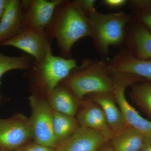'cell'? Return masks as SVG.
Here are the masks:
<instances>
[{"mask_svg": "<svg viewBox=\"0 0 151 151\" xmlns=\"http://www.w3.org/2000/svg\"><path fill=\"white\" fill-rule=\"evenodd\" d=\"M46 29L52 40H56L61 56L65 58H72V47L78 41L91 36L88 18L73 1L62 0Z\"/></svg>", "mask_w": 151, "mask_h": 151, "instance_id": "cell-1", "label": "cell"}, {"mask_svg": "<svg viewBox=\"0 0 151 151\" xmlns=\"http://www.w3.org/2000/svg\"><path fill=\"white\" fill-rule=\"evenodd\" d=\"M111 72L108 64L85 59L62 82L77 100H81L87 94L113 93Z\"/></svg>", "mask_w": 151, "mask_h": 151, "instance_id": "cell-2", "label": "cell"}, {"mask_svg": "<svg viewBox=\"0 0 151 151\" xmlns=\"http://www.w3.org/2000/svg\"><path fill=\"white\" fill-rule=\"evenodd\" d=\"M91 36L97 51L102 56L108 54L110 47L125 40L127 25L133 17L124 12L103 14L96 11L88 17Z\"/></svg>", "mask_w": 151, "mask_h": 151, "instance_id": "cell-3", "label": "cell"}, {"mask_svg": "<svg viewBox=\"0 0 151 151\" xmlns=\"http://www.w3.org/2000/svg\"><path fill=\"white\" fill-rule=\"evenodd\" d=\"M76 60L55 56L52 53L40 62L34 61L28 71L32 76L34 94L42 92L48 96L78 67Z\"/></svg>", "mask_w": 151, "mask_h": 151, "instance_id": "cell-4", "label": "cell"}, {"mask_svg": "<svg viewBox=\"0 0 151 151\" xmlns=\"http://www.w3.org/2000/svg\"><path fill=\"white\" fill-rule=\"evenodd\" d=\"M113 94L129 127L146 137H151V121L145 119L128 102L125 91L128 86L142 81V78L129 73L112 72Z\"/></svg>", "mask_w": 151, "mask_h": 151, "instance_id": "cell-5", "label": "cell"}, {"mask_svg": "<svg viewBox=\"0 0 151 151\" xmlns=\"http://www.w3.org/2000/svg\"><path fill=\"white\" fill-rule=\"evenodd\" d=\"M32 113L28 119L33 139L36 142L56 149L52 127L53 111L40 96L33 94L29 98Z\"/></svg>", "mask_w": 151, "mask_h": 151, "instance_id": "cell-6", "label": "cell"}, {"mask_svg": "<svg viewBox=\"0 0 151 151\" xmlns=\"http://www.w3.org/2000/svg\"><path fill=\"white\" fill-rule=\"evenodd\" d=\"M52 41L46 29H24L1 46L14 47L29 54L36 62H40L52 53Z\"/></svg>", "mask_w": 151, "mask_h": 151, "instance_id": "cell-7", "label": "cell"}, {"mask_svg": "<svg viewBox=\"0 0 151 151\" xmlns=\"http://www.w3.org/2000/svg\"><path fill=\"white\" fill-rule=\"evenodd\" d=\"M33 139L29 120L21 114L0 119V148L14 151Z\"/></svg>", "mask_w": 151, "mask_h": 151, "instance_id": "cell-8", "label": "cell"}, {"mask_svg": "<svg viewBox=\"0 0 151 151\" xmlns=\"http://www.w3.org/2000/svg\"><path fill=\"white\" fill-rule=\"evenodd\" d=\"M62 0L23 1L25 12L24 29H46L57 6Z\"/></svg>", "mask_w": 151, "mask_h": 151, "instance_id": "cell-9", "label": "cell"}, {"mask_svg": "<svg viewBox=\"0 0 151 151\" xmlns=\"http://www.w3.org/2000/svg\"><path fill=\"white\" fill-rule=\"evenodd\" d=\"M126 29L125 49L135 58L151 59V32L142 24L133 20Z\"/></svg>", "mask_w": 151, "mask_h": 151, "instance_id": "cell-10", "label": "cell"}, {"mask_svg": "<svg viewBox=\"0 0 151 151\" xmlns=\"http://www.w3.org/2000/svg\"><path fill=\"white\" fill-rule=\"evenodd\" d=\"M25 6L23 1L7 0L0 22V46L24 29Z\"/></svg>", "mask_w": 151, "mask_h": 151, "instance_id": "cell-11", "label": "cell"}, {"mask_svg": "<svg viewBox=\"0 0 151 151\" xmlns=\"http://www.w3.org/2000/svg\"><path fill=\"white\" fill-rule=\"evenodd\" d=\"M107 142L108 140L100 132L79 126L56 150L57 151H97Z\"/></svg>", "mask_w": 151, "mask_h": 151, "instance_id": "cell-12", "label": "cell"}, {"mask_svg": "<svg viewBox=\"0 0 151 151\" xmlns=\"http://www.w3.org/2000/svg\"><path fill=\"white\" fill-rule=\"evenodd\" d=\"M108 65L111 71L129 73L151 83V59H137L125 50L115 55Z\"/></svg>", "mask_w": 151, "mask_h": 151, "instance_id": "cell-13", "label": "cell"}, {"mask_svg": "<svg viewBox=\"0 0 151 151\" xmlns=\"http://www.w3.org/2000/svg\"><path fill=\"white\" fill-rule=\"evenodd\" d=\"M92 94L93 101L102 108L108 125L115 136L127 129L129 127L122 111L116 104L113 92Z\"/></svg>", "mask_w": 151, "mask_h": 151, "instance_id": "cell-14", "label": "cell"}, {"mask_svg": "<svg viewBox=\"0 0 151 151\" xmlns=\"http://www.w3.org/2000/svg\"><path fill=\"white\" fill-rule=\"evenodd\" d=\"M79 126L100 132L108 141L114 137L101 107L96 103L89 104L82 108L77 114Z\"/></svg>", "mask_w": 151, "mask_h": 151, "instance_id": "cell-15", "label": "cell"}, {"mask_svg": "<svg viewBox=\"0 0 151 151\" xmlns=\"http://www.w3.org/2000/svg\"><path fill=\"white\" fill-rule=\"evenodd\" d=\"M47 97L52 111L73 117L76 114L78 100L64 84H60Z\"/></svg>", "mask_w": 151, "mask_h": 151, "instance_id": "cell-16", "label": "cell"}, {"mask_svg": "<svg viewBox=\"0 0 151 151\" xmlns=\"http://www.w3.org/2000/svg\"><path fill=\"white\" fill-rule=\"evenodd\" d=\"M52 127L57 148L74 133L79 125L74 117L53 111Z\"/></svg>", "mask_w": 151, "mask_h": 151, "instance_id": "cell-17", "label": "cell"}, {"mask_svg": "<svg viewBox=\"0 0 151 151\" xmlns=\"http://www.w3.org/2000/svg\"><path fill=\"white\" fill-rule=\"evenodd\" d=\"M145 137L129 127L124 132L114 136L111 140V147L116 151H139Z\"/></svg>", "mask_w": 151, "mask_h": 151, "instance_id": "cell-18", "label": "cell"}, {"mask_svg": "<svg viewBox=\"0 0 151 151\" xmlns=\"http://www.w3.org/2000/svg\"><path fill=\"white\" fill-rule=\"evenodd\" d=\"M131 86L132 100L151 117V83L139 81Z\"/></svg>", "mask_w": 151, "mask_h": 151, "instance_id": "cell-19", "label": "cell"}, {"mask_svg": "<svg viewBox=\"0 0 151 151\" xmlns=\"http://www.w3.org/2000/svg\"><path fill=\"white\" fill-rule=\"evenodd\" d=\"M34 61V59L31 56H7L0 52V85L1 78L5 73L13 70H27L32 65Z\"/></svg>", "mask_w": 151, "mask_h": 151, "instance_id": "cell-20", "label": "cell"}, {"mask_svg": "<svg viewBox=\"0 0 151 151\" xmlns=\"http://www.w3.org/2000/svg\"><path fill=\"white\" fill-rule=\"evenodd\" d=\"M73 2L83 14L88 17L96 11L95 0H75Z\"/></svg>", "mask_w": 151, "mask_h": 151, "instance_id": "cell-21", "label": "cell"}, {"mask_svg": "<svg viewBox=\"0 0 151 151\" xmlns=\"http://www.w3.org/2000/svg\"><path fill=\"white\" fill-rule=\"evenodd\" d=\"M133 19L140 23L151 32V9L134 12Z\"/></svg>", "mask_w": 151, "mask_h": 151, "instance_id": "cell-22", "label": "cell"}, {"mask_svg": "<svg viewBox=\"0 0 151 151\" xmlns=\"http://www.w3.org/2000/svg\"><path fill=\"white\" fill-rule=\"evenodd\" d=\"M14 151H57L56 149L45 147L35 142H29Z\"/></svg>", "mask_w": 151, "mask_h": 151, "instance_id": "cell-23", "label": "cell"}, {"mask_svg": "<svg viewBox=\"0 0 151 151\" xmlns=\"http://www.w3.org/2000/svg\"><path fill=\"white\" fill-rule=\"evenodd\" d=\"M128 4L134 12L151 9V0H131Z\"/></svg>", "mask_w": 151, "mask_h": 151, "instance_id": "cell-24", "label": "cell"}, {"mask_svg": "<svg viewBox=\"0 0 151 151\" xmlns=\"http://www.w3.org/2000/svg\"><path fill=\"white\" fill-rule=\"evenodd\" d=\"M127 0H103L102 4L111 9H119L123 7L128 4Z\"/></svg>", "mask_w": 151, "mask_h": 151, "instance_id": "cell-25", "label": "cell"}, {"mask_svg": "<svg viewBox=\"0 0 151 151\" xmlns=\"http://www.w3.org/2000/svg\"><path fill=\"white\" fill-rule=\"evenodd\" d=\"M139 151H151V137H145L142 147Z\"/></svg>", "mask_w": 151, "mask_h": 151, "instance_id": "cell-26", "label": "cell"}, {"mask_svg": "<svg viewBox=\"0 0 151 151\" xmlns=\"http://www.w3.org/2000/svg\"><path fill=\"white\" fill-rule=\"evenodd\" d=\"M7 0H0V22L4 12Z\"/></svg>", "mask_w": 151, "mask_h": 151, "instance_id": "cell-27", "label": "cell"}, {"mask_svg": "<svg viewBox=\"0 0 151 151\" xmlns=\"http://www.w3.org/2000/svg\"><path fill=\"white\" fill-rule=\"evenodd\" d=\"M101 151H116L112 147H110V146H107L105 147L104 149L102 150Z\"/></svg>", "mask_w": 151, "mask_h": 151, "instance_id": "cell-28", "label": "cell"}, {"mask_svg": "<svg viewBox=\"0 0 151 151\" xmlns=\"http://www.w3.org/2000/svg\"><path fill=\"white\" fill-rule=\"evenodd\" d=\"M0 151H12L8 150H5V149L0 148Z\"/></svg>", "mask_w": 151, "mask_h": 151, "instance_id": "cell-29", "label": "cell"}]
</instances>
